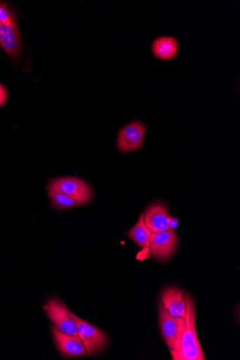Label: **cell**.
Listing matches in <instances>:
<instances>
[{"label":"cell","mask_w":240,"mask_h":360,"mask_svg":"<svg viewBox=\"0 0 240 360\" xmlns=\"http://www.w3.org/2000/svg\"><path fill=\"white\" fill-rule=\"evenodd\" d=\"M185 330L178 351H170L174 360H204L202 347L196 330V307L193 299L187 295Z\"/></svg>","instance_id":"6da1fadb"},{"label":"cell","mask_w":240,"mask_h":360,"mask_svg":"<svg viewBox=\"0 0 240 360\" xmlns=\"http://www.w3.org/2000/svg\"><path fill=\"white\" fill-rule=\"evenodd\" d=\"M47 191L70 196L81 205H87L93 198V191L90 185L84 180L75 177L53 179L47 184Z\"/></svg>","instance_id":"7a4b0ae2"},{"label":"cell","mask_w":240,"mask_h":360,"mask_svg":"<svg viewBox=\"0 0 240 360\" xmlns=\"http://www.w3.org/2000/svg\"><path fill=\"white\" fill-rule=\"evenodd\" d=\"M70 314L77 324L78 336L86 348L87 356L97 354L107 347L108 338L104 331L82 320L71 311Z\"/></svg>","instance_id":"3957f363"},{"label":"cell","mask_w":240,"mask_h":360,"mask_svg":"<svg viewBox=\"0 0 240 360\" xmlns=\"http://www.w3.org/2000/svg\"><path fill=\"white\" fill-rule=\"evenodd\" d=\"M159 321L163 337L170 351H178L185 330V318L173 316L160 302Z\"/></svg>","instance_id":"277c9868"},{"label":"cell","mask_w":240,"mask_h":360,"mask_svg":"<svg viewBox=\"0 0 240 360\" xmlns=\"http://www.w3.org/2000/svg\"><path fill=\"white\" fill-rule=\"evenodd\" d=\"M44 309L56 329L65 334L78 336L77 324L64 302L51 298L44 306Z\"/></svg>","instance_id":"5b68a950"},{"label":"cell","mask_w":240,"mask_h":360,"mask_svg":"<svg viewBox=\"0 0 240 360\" xmlns=\"http://www.w3.org/2000/svg\"><path fill=\"white\" fill-rule=\"evenodd\" d=\"M146 132V126L138 121L132 122L122 127L117 139L119 151L125 153L141 150Z\"/></svg>","instance_id":"8992f818"},{"label":"cell","mask_w":240,"mask_h":360,"mask_svg":"<svg viewBox=\"0 0 240 360\" xmlns=\"http://www.w3.org/2000/svg\"><path fill=\"white\" fill-rule=\"evenodd\" d=\"M178 238L173 228L168 231L151 233L149 240L150 255L161 260L168 259L176 251Z\"/></svg>","instance_id":"52a82bcc"},{"label":"cell","mask_w":240,"mask_h":360,"mask_svg":"<svg viewBox=\"0 0 240 360\" xmlns=\"http://www.w3.org/2000/svg\"><path fill=\"white\" fill-rule=\"evenodd\" d=\"M51 330L54 343L63 356L77 357L87 354L86 348L79 336L63 333L53 326H51Z\"/></svg>","instance_id":"ba28073f"},{"label":"cell","mask_w":240,"mask_h":360,"mask_svg":"<svg viewBox=\"0 0 240 360\" xmlns=\"http://www.w3.org/2000/svg\"><path fill=\"white\" fill-rule=\"evenodd\" d=\"M144 223L151 233L167 231L171 219L166 207L160 203L151 205L144 214Z\"/></svg>","instance_id":"9c48e42d"},{"label":"cell","mask_w":240,"mask_h":360,"mask_svg":"<svg viewBox=\"0 0 240 360\" xmlns=\"http://www.w3.org/2000/svg\"><path fill=\"white\" fill-rule=\"evenodd\" d=\"M186 297V294L181 289L168 287L162 292V304L173 316L185 318L187 314Z\"/></svg>","instance_id":"30bf717a"},{"label":"cell","mask_w":240,"mask_h":360,"mask_svg":"<svg viewBox=\"0 0 240 360\" xmlns=\"http://www.w3.org/2000/svg\"><path fill=\"white\" fill-rule=\"evenodd\" d=\"M0 46L13 58L20 55L21 35L18 27L0 24Z\"/></svg>","instance_id":"8fae6325"},{"label":"cell","mask_w":240,"mask_h":360,"mask_svg":"<svg viewBox=\"0 0 240 360\" xmlns=\"http://www.w3.org/2000/svg\"><path fill=\"white\" fill-rule=\"evenodd\" d=\"M151 49L156 58L162 60H171L177 56L179 44L174 37H160L153 41Z\"/></svg>","instance_id":"7c38bea8"},{"label":"cell","mask_w":240,"mask_h":360,"mask_svg":"<svg viewBox=\"0 0 240 360\" xmlns=\"http://www.w3.org/2000/svg\"><path fill=\"white\" fill-rule=\"evenodd\" d=\"M151 234L144 223V214L141 215L138 222L127 233L130 239L142 249H149Z\"/></svg>","instance_id":"4fadbf2b"},{"label":"cell","mask_w":240,"mask_h":360,"mask_svg":"<svg viewBox=\"0 0 240 360\" xmlns=\"http://www.w3.org/2000/svg\"><path fill=\"white\" fill-rule=\"evenodd\" d=\"M53 206L58 210H70L82 206L77 201L59 192L48 191Z\"/></svg>","instance_id":"5bb4252c"},{"label":"cell","mask_w":240,"mask_h":360,"mask_svg":"<svg viewBox=\"0 0 240 360\" xmlns=\"http://www.w3.org/2000/svg\"><path fill=\"white\" fill-rule=\"evenodd\" d=\"M0 24L18 27V19L12 10L6 4L0 2Z\"/></svg>","instance_id":"9a60e30c"},{"label":"cell","mask_w":240,"mask_h":360,"mask_svg":"<svg viewBox=\"0 0 240 360\" xmlns=\"http://www.w3.org/2000/svg\"><path fill=\"white\" fill-rule=\"evenodd\" d=\"M8 100V92L6 88L0 84V108L5 105Z\"/></svg>","instance_id":"2e32d148"}]
</instances>
